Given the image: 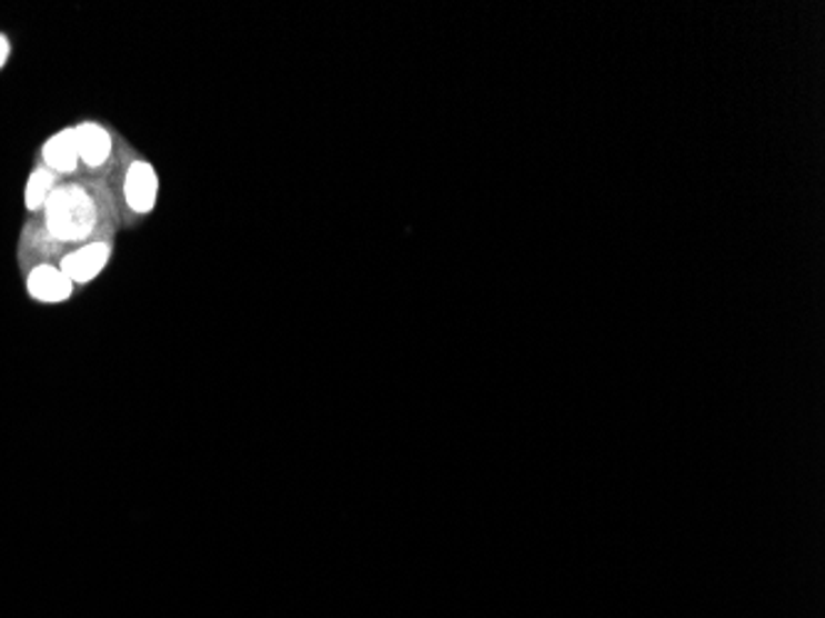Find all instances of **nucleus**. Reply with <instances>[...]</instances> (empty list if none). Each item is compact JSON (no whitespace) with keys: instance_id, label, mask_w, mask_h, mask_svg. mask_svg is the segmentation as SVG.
I'll return each mask as SVG.
<instances>
[{"instance_id":"obj_1","label":"nucleus","mask_w":825,"mask_h":618,"mask_svg":"<svg viewBox=\"0 0 825 618\" xmlns=\"http://www.w3.org/2000/svg\"><path fill=\"white\" fill-rule=\"evenodd\" d=\"M102 226L99 198L82 183H60L38 213V223L26 228L20 252L23 260H52L92 242Z\"/></svg>"},{"instance_id":"obj_2","label":"nucleus","mask_w":825,"mask_h":618,"mask_svg":"<svg viewBox=\"0 0 825 618\" xmlns=\"http://www.w3.org/2000/svg\"><path fill=\"white\" fill-rule=\"evenodd\" d=\"M26 290L40 305H62L74 295V282L62 272L58 260H26Z\"/></svg>"},{"instance_id":"obj_3","label":"nucleus","mask_w":825,"mask_h":618,"mask_svg":"<svg viewBox=\"0 0 825 618\" xmlns=\"http://www.w3.org/2000/svg\"><path fill=\"white\" fill-rule=\"evenodd\" d=\"M109 258H112V246L107 240H92L74 248L58 258L62 272L77 285H87L104 272Z\"/></svg>"},{"instance_id":"obj_4","label":"nucleus","mask_w":825,"mask_h":618,"mask_svg":"<svg viewBox=\"0 0 825 618\" xmlns=\"http://www.w3.org/2000/svg\"><path fill=\"white\" fill-rule=\"evenodd\" d=\"M38 167L50 169L54 176H70L80 169V147H77L74 127L58 131L42 143Z\"/></svg>"},{"instance_id":"obj_5","label":"nucleus","mask_w":825,"mask_h":618,"mask_svg":"<svg viewBox=\"0 0 825 618\" xmlns=\"http://www.w3.org/2000/svg\"><path fill=\"white\" fill-rule=\"evenodd\" d=\"M159 196L157 171L147 161H134L124 176V198L134 213H149Z\"/></svg>"},{"instance_id":"obj_6","label":"nucleus","mask_w":825,"mask_h":618,"mask_svg":"<svg viewBox=\"0 0 825 618\" xmlns=\"http://www.w3.org/2000/svg\"><path fill=\"white\" fill-rule=\"evenodd\" d=\"M77 147H80V163L87 169H102L112 157V134L97 121H82L74 124Z\"/></svg>"},{"instance_id":"obj_7","label":"nucleus","mask_w":825,"mask_h":618,"mask_svg":"<svg viewBox=\"0 0 825 618\" xmlns=\"http://www.w3.org/2000/svg\"><path fill=\"white\" fill-rule=\"evenodd\" d=\"M58 186H60V176H54L50 169H46V167L32 169L28 186H26V208H28V211L38 216L42 208H46L48 198L52 196L54 189H58Z\"/></svg>"},{"instance_id":"obj_8","label":"nucleus","mask_w":825,"mask_h":618,"mask_svg":"<svg viewBox=\"0 0 825 618\" xmlns=\"http://www.w3.org/2000/svg\"><path fill=\"white\" fill-rule=\"evenodd\" d=\"M8 58H10V40H8L6 32H0V70L6 68Z\"/></svg>"}]
</instances>
